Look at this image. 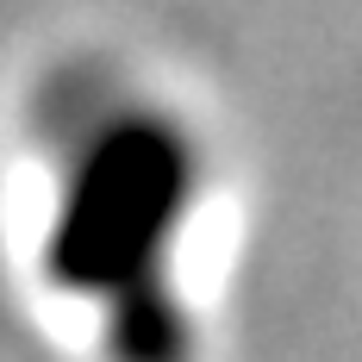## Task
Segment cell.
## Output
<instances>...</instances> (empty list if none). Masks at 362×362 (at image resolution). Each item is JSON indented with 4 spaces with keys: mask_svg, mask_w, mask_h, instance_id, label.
Here are the masks:
<instances>
[{
    "mask_svg": "<svg viewBox=\"0 0 362 362\" xmlns=\"http://www.w3.org/2000/svg\"><path fill=\"white\" fill-rule=\"evenodd\" d=\"M194 200V150L169 119L125 112L75 156L50 218V275L125 319L156 300L163 256Z\"/></svg>",
    "mask_w": 362,
    "mask_h": 362,
    "instance_id": "1",
    "label": "cell"
}]
</instances>
